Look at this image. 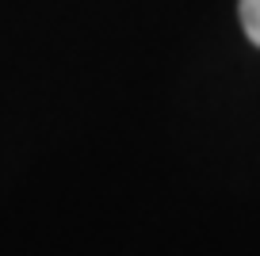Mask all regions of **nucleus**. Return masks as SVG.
Masks as SVG:
<instances>
[{"instance_id":"nucleus-1","label":"nucleus","mask_w":260,"mask_h":256,"mask_svg":"<svg viewBox=\"0 0 260 256\" xmlns=\"http://www.w3.org/2000/svg\"><path fill=\"white\" fill-rule=\"evenodd\" d=\"M241 27L252 46H260V0H241Z\"/></svg>"}]
</instances>
